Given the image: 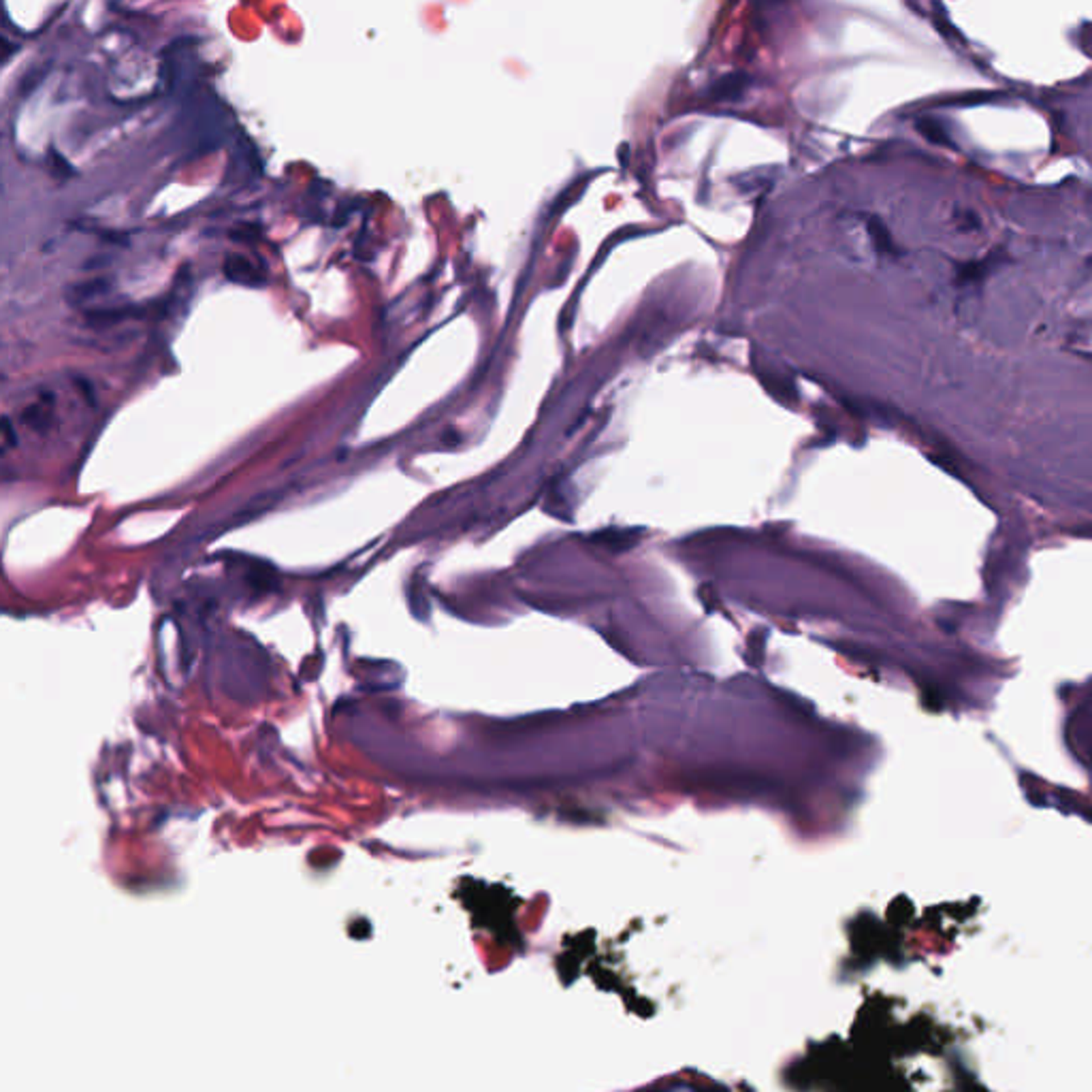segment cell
Instances as JSON below:
<instances>
[{"label": "cell", "instance_id": "cell-1", "mask_svg": "<svg viewBox=\"0 0 1092 1092\" xmlns=\"http://www.w3.org/2000/svg\"><path fill=\"white\" fill-rule=\"evenodd\" d=\"M226 275L239 284H250V286H261L262 278L257 274V269L252 267V262L245 261L244 257H229L225 265Z\"/></svg>", "mask_w": 1092, "mask_h": 1092}]
</instances>
